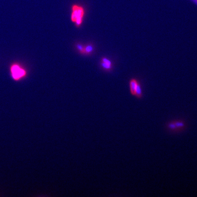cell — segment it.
Instances as JSON below:
<instances>
[{
    "mask_svg": "<svg viewBox=\"0 0 197 197\" xmlns=\"http://www.w3.org/2000/svg\"><path fill=\"white\" fill-rule=\"evenodd\" d=\"M70 19L77 27L81 25L85 17V11L84 6L79 4H73L71 6Z\"/></svg>",
    "mask_w": 197,
    "mask_h": 197,
    "instance_id": "obj_1",
    "label": "cell"
},
{
    "mask_svg": "<svg viewBox=\"0 0 197 197\" xmlns=\"http://www.w3.org/2000/svg\"><path fill=\"white\" fill-rule=\"evenodd\" d=\"M130 92L133 96L138 99L143 98V90L142 84L137 78H131L129 81Z\"/></svg>",
    "mask_w": 197,
    "mask_h": 197,
    "instance_id": "obj_2",
    "label": "cell"
},
{
    "mask_svg": "<svg viewBox=\"0 0 197 197\" xmlns=\"http://www.w3.org/2000/svg\"><path fill=\"white\" fill-rule=\"evenodd\" d=\"M10 71L12 78L16 81L22 80L27 74L26 70L18 63L12 64L10 66Z\"/></svg>",
    "mask_w": 197,
    "mask_h": 197,
    "instance_id": "obj_3",
    "label": "cell"
},
{
    "mask_svg": "<svg viewBox=\"0 0 197 197\" xmlns=\"http://www.w3.org/2000/svg\"><path fill=\"white\" fill-rule=\"evenodd\" d=\"M167 127L170 131L176 132L182 131L186 127V124L182 120H173L168 123Z\"/></svg>",
    "mask_w": 197,
    "mask_h": 197,
    "instance_id": "obj_4",
    "label": "cell"
},
{
    "mask_svg": "<svg viewBox=\"0 0 197 197\" xmlns=\"http://www.w3.org/2000/svg\"><path fill=\"white\" fill-rule=\"evenodd\" d=\"M101 65L104 68L107 70H110L112 68V63L109 59L107 58H102Z\"/></svg>",
    "mask_w": 197,
    "mask_h": 197,
    "instance_id": "obj_5",
    "label": "cell"
},
{
    "mask_svg": "<svg viewBox=\"0 0 197 197\" xmlns=\"http://www.w3.org/2000/svg\"><path fill=\"white\" fill-rule=\"evenodd\" d=\"M92 47L90 46H88L86 47L85 48V49H84V52H86V53H87V54H89L90 52H92Z\"/></svg>",
    "mask_w": 197,
    "mask_h": 197,
    "instance_id": "obj_6",
    "label": "cell"
}]
</instances>
